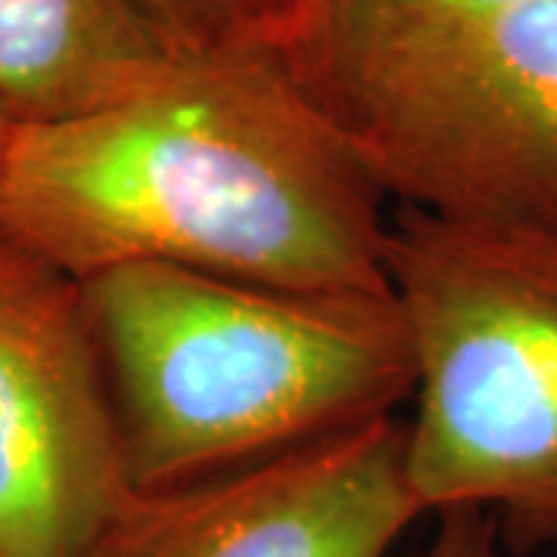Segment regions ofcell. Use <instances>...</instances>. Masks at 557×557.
<instances>
[{"label":"cell","instance_id":"cell-1","mask_svg":"<svg viewBox=\"0 0 557 557\" xmlns=\"http://www.w3.org/2000/svg\"><path fill=\"white\" fill-rule=\"evenodd\" d=\"M387 193L270 47L183 53L131 100L16 124L0 226L75 278L174 263L278 288L391 292Z\"/></svg>","mask_w":557,"mask_h":557},{"label":"cell","instance_id":"cell-6","mask_svg":"<svg viewBox=\"0 0 557 557\" xmlns=\"http://www.w3.org/2000/svg\"><path fill=\"white\" fill-rule=\"evenodd\" d=\"M418 518L406 421L394 416L196 483L131 493L87 557H387Z\"/></svg>","mask_w":557,"mask_h":557},{"label":"cell","instance_id":"cell-8","mask_svg":"<svg viewBox=\"0 0 557 557\" xmlns=\"http://www.w3.org/2000/svg\"><path fill=\"white\" fill-rule=\"evenodd\" d=\"M518 3L530 0H304L276 53L310 97H322L418 40Z\"/></svg>","mask_w":557,"mask_h":557},{"label":"cell","instance_id":"cell-2","mask_svg":"<svg viewBox=\"0 0 557 557\" xmlns=\"http://www.w3.org/2000/svg\"><path fill=\"white\" fill-rule=\"evenodd\" d=\"M81 288L134 493L394 418L416 391L394 292L278 288L149 260Z\"/></svg>","mask_w":557,"mask_h":557},{"label":"cell","instance_id":"cell-4","mask_svg":"<svg viewBox=\"0 0 557 557\" xmlns=\"http://www.w3.org/2000/svg\"><path fill=\"white\" fill-rule=\"evenodd\" d=\"M313 100L387 199L557 236V0L453 25Z\"/></svg>","mask_w":557,"mask_h":557},{"label":"cell","instance_id":"cell-9","mask_svg":"<svg viewBox=\"0 0 557 557\" xmlns=\"http://www.w3.org/2000/svg\"><path fill=\"white\" fill-rule=\"evenodd\" d=\"M180 53L270 47L298 20L304 0H143Z\"/></svg>","mask_w":557,"mask_h":557},{"label":"cell","instance_id":"cell-10","mask_svg":"<svg viewBox=\"0 0 557 557\" xmlns=\"http://www.w3.org/2000/svg\"><path fill=\"white\" fill-rule=\"evenodd\" d=\"M418 557H520L490 511L453 508L437 515V530Z\"/></svg>","mask_w":557,"mask_h":557},{"label":"cell","instance_id":"cell-5","mask_svg":"<svg viewBox=\"0 0 557 557\" xmlns=\"http://www.w3.org/2000/svg\"><path fill=\"white\" fill-rule=\"evenodd\" d=\"M131 493L81 278L0 226V557H87Z\"/></svg>","mask_w":557,"mask_h":557},{"label":"cell","instance_id":"cell-11","mask_svg":"<svg viewBox=\"0 0 557 557\" xmlns=\"http://www.w3.org/2000/svg\"><path fill=\"white\" fill-rule=\"evenodd\" d=\"M13 131H16V121L0 109V180H3V161H7V149H10Z\"/></svg>","mask_w":557,"mask_h":557},{"label":"cell","instance_id":"cell-3","mask_svg":"<svg viewBox=\"0 0 557 557\" xmlns=\"http://www.w3.org/2000/svg\"><path fill=\"white\" fill-rule=\"evenodd\" d=\"M387 282L416 354L421 515L480 508L518 555L557 545V236L399 205Z\"/></svg>","mask_w":557,"mask_h":557},{"label":"cell","instance_id":"cell-7","mask_svg":"<svg viewBox=\"0 0 557 557\" xmlns=\"http://www.w3.org/2000/svg\"><path fill=\"white\" fill-rule=\"evenodd\" d=\"M180 57L143 0H0V109L16 124L119 106Z\"/></svg>","mask_w":557,"mask_h":557}]
</instances>
